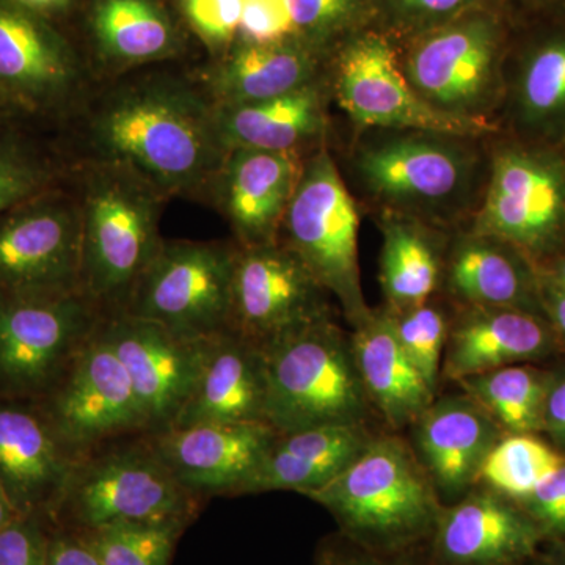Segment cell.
Masks as SVG:
<instances>
[{"instance_id":"6da1fadb","label":"cell","mask_w":565,"mask_h":565,"mask_svg":"<svg viewBox=\"0 0 565 565\" xmlns=\"http://www.w3.org/2000/svg\"><path fill=\"white\" fill-rule=\"evenodd\" d=\"M490 139L422 129L356 131L345 169L374 212L455 233L470 225L484 199Z\"/></svg>"},{"instance_id":"7a4b0ae2","label":"cell","mask_w":565,"mask_h":565,"mask_svg":"<svg viewBox=\"0 0 565 565\" xmlns=\"http://www.w3.org/2000/svg\"><path fill=\"white\" fill-rule=\"evenodd\" d=\"M90 140L98 161L128 167L166 199L210 184L228 152L214 104L167 79L109 93L93 115Z\"/></svg>"},{"instance_id":"3957f363","label":"cell","mask_w":565,"mask_h":565,"mask_svg":"<svg viewBox=\"0 0 565 565\" xmlns=\"http://www.w3.org/2000/svg\"><path fill=\"white\" fill-rule=\"evenodd\" d=\"M81 289L104 315L121 313L161 250L162 195L128 167L96 161L82 172Z\"/></svg>"},{"instance_id":"277c9868","label":"cell","mask_w":565,"mask_h":565,"mask_svg":"<svg viewBox=\"0 0 565 565\" xmlns=\"http://www.w3.org/2000/svg\"><path fill=\"white\" fill-rule=\"evenodd\" d=\"M266 370V423L277 434L364 424L373 411L351 334L323 316L259 345Z\"/></svg>"},{"instance_id":"5b68a950","label":"cell","mask_w":565,"mask_h":565,"mask_svg":"<svg viewBox=\"0 0 565 565\" xmlns=\"http://www.w3.org/2000/svg\"><path fill=\"white\" fill-rule=\"evenodd\" d=\"M514 29L500 3L467 11L407 41L401 54L405 77L416 95L440 114L498 126Z\"/></svg>"},{"instance_id":"8992f818","label":"cell","mask_w":565,"mask_h":565,"mask_svg":"<svg viewBox=\"0 0 565 565\" xmlns=\"http://www.w3.org/2000/svg\"><path fill=\"white\" fill-rule=\"evenodd\" d=\"M307 497L373 548L411 544L433 530L441 514L433 479L397 437H374L345 470Z\"/></svg>"},{"instance_id":"52a82bcc","label":"cell","mask_w":565,"mask_h":565,"mask_svg":"<svg viewBox=\"0 0 565 565\" xmlns=\"http://www.w3.org/2000/svg\"><path fill=\"white\" fill-rule=\"evenodd\" d=\"M206 501L178 484L143 435L118 438L81 456L51 526L82 533L120 522H195Z\"/></svg>"},{"instance_id":"ba28073f","label":"cell","mask_w":565,"mask_h":565,"mask_svg":"<svg viewBox=\"0 0 565 565\" xmlns=\"http://www.w3.org/2000/svg\"><path fill=\"white\" fill-rule=\"evenodd\" d=\"M468 228L503 239L537 267L565 248V145L490 139L484 199Z\"/></svg>"},{"instance_id":"9c48e42d","label":"cell","mask_w":565,"mask_h":565,"mask_svg":"<svg viewBox=\"0 0 565 565\" xmlns=\"http://www.w3.org/2000/svg\"><path fill=\"white\" fill-rule=\"evenodd\" d=\"M359 230V203L323 145L305 159L277 243L291 250L338 300L352 326L371 310L360 280Z\"/></svg>"},{"instance_id":"30bf717a","label":"cell","mask_w":565,"mask_h":565,"mask_svg":"<svg viewBox=\"0 0 565 565\" xmlns=\"http://www.w3.org/2000/svg\"><path fill=\"white\" fill-rule=\"evenodd\" d=\"M106 318L87 294L0 288V397L41 399Z\"/></svg>"},{"instance_id":"8fae6325","label":"cell","mask_w":565,"mask_h":565,"mask_svg":"<svg viewBox=\"0 0 565 565\" xmlns=\"http://www.w3.org/2000/svg\"><path fill=\"white\" fill-rule=\"evenodd\" d=\"M237 245L163 241L121 313L185 338L228 332Z\"/></svg>"},{"instance_id":"7c38bea8","label":"cell","mask_w":565,"mask_h":565,"mask_svg":"<svg viewBox=\"0 0 565 565\" xmlns=\"http://www.w3.org/2000/svg\"><path fill=\"white\" fill-rule=\"evenodd\" d=\"M329 88L356 131L422 129L475 137L501 132L498 126L457 120L427 106L408 84L396 44L374 29H364L341 44Z\"/></svg>"},{"instance_id":"4fadbf2b","label":"cell","mask_w":565,"mask_h":565,"mask_svg":"<svg viewBox=\"0 0 565 565\" xmlns=\"http://www.w3.org/2000/svg\"><path fill=\"white\" fill-rule=\"evenodd\" d=\"M33 404L77 459L118 438L148 434L128 373L102 326L57 384Z\"/></svg>"},{"instance_id":"5bb4252c","label":"cell","mask_w":565,"mask_h":565,"mask_svg":"<svg viewBox=\"0 0 565 565\" xmlns=\"http://www.w3.org/2000/svg\"><path fill=\"white\" fill-rule=\"evenodd\" d=\"M81 267L79 199L63 182L0 212V288L79 291Z\"/></svg>"},{"instance_id":"9a60e30c","label":"cell","mask_w":565,"mask_h":565,"mask_svg":"<svg viewBox=\"0 0 565 565\" xmlns=\"http://www.w3.org/2000/svg\"><path fill=\"white\" fill-rule=\"evenodd\" d=\"M514 29L497 125L505 136L565 145V9Z\"/></svg>"},{"instance_id":"2e32d148","label":"cell","mask_w":565,"mask_h":565,"mask_svg":"<svg viewBox=\"0 0 565 565\" xmlns=\"http://www.w3.org/2000/svg\"><path fill=\"white\" fill-rule=\"evenodd\" d=\"M329 299L330 294L285 245H237L230 332L263 345L332 315Z\"/></svg>"},{"instance_id":"e0dca14e","label":"cell","mask_w":565,"mask_h":565,"mask_svg":"<svg viewBox=\"0 0 565 565\" xmlns=\"http://www.w3.org/2000/svg\"><path fill=\"white\" fill-rule=\"evenodd\" d=\"M102 332L128 373L148 434L172 429L199 377L210 338L181 337L126 313L107 315Z\"/></svg>"},{"instance_id":"ac0fdd59","label":"cell","mask_w":565,"mask_h":565,"mask_svg":"<svg viewBox=\"0 0 565 565\" xmlns=\"http://www.w3.org/2000/svg\"><path fill=\"white\" fill-rule=\"evenodd\" d=\"M81 70L47 18L0 0V92L31 120L62 117L79 95Z\"/></svg>"},{"instance_id":"d6986e66","label":"cell","mask_w":565,"mask_h":565,"mask_svg":"<svg viewBox=\"0 0 565 565\" xmlns=\"http://www.w3.org/2000/svg\"><path fill=\"white\" fill-rule=\"evenodd\" d=\"M277 435L266 423L196 424L145 438L178 484L207 503L248 493Z\"/></svg>"},{"instance_id":"ffe728a7","label":"cell","mask_w":565,"mask_h":565,"mask_svg":"<svg viewBox=\"0 0 565 565\" xmlns=\"http://www.w3.org/2000/svg\"><path fill=\"white\" fill-rule=\"evenodd\" d=\"M76 460L35 404L0 397V486L18 514L51 525Z\"/></svg>"},{"instance_id":"44dd1931","label":"cell","mask_w":565,"mask_h":565,"mask_svg":"<svg viewBox=\"0 0 565 565\" xmlns=\"http://www.w3.org/2000/svg\"><path fill=\"white\" fill-rule=\"evenodd\" d=\"M441 288L459 307L545 316L539 267L514 245L468 226L449 234Z\"/></svg>"},{"instance_id":"7402d4cb","label":"cell","mask_w":565,"mask_h":565,"mask_svg":"<svg viewBox=\"0 0 565 565\" xmlns=\"http://www.w3.org/2000/svg\"><path fill=\"white\" fill-rule=\"evenodd\" d=\"M307 156L299 152L230 150L214 184L223 215L239 247L277 243Z\"/></svg>"},{"instance_id":"603a6c76","label":"cell","mask_w":565,"mask_h":565,"mask_svg":"<svg viewBox=\"0 0 565 565\" xmlns=\"http://www.w3.org/2000/svg\"><path fill=\"white\" fill-rule=\"evenodd\" d=\"M553 345V327L542 315L511 308L460 307L449 322L441 375L460 382L525 360Z\"/></svg>"},{"instance_id":"cb8c5ba5","label":"cell","mask_w":565,"mask_h":565,"mask_svg":"<svg viewBox=\"0 0 565 565\" xmlns=\"http://www.w3.org/2000/svg\"><path fill=\"white\" fill-rule=\"evenodd\" d=\"M266 394L259 345L230 330L215 334L207 340L199 377L174 427L266 423Z\"/></svg>"},{"instance_id":"d4e9b609","label":"cell","mask_w":565,"mask_h":565,"mask_svg":"<svg viewBox=\"0 0 565 565\" xmlns=\"http://www.w3.org/2000/svg\"><path fill=\"white\" fill-rule=\"evenodd\" d=\"M419 460L437 492L457 497L479 481L500 426L470 396L434 401L416 423Z\"/></svg>"},{"instance_id":"484cf974","label":"cell","mask_w":565,"mask_h":565,"mask_svg":"<svg viewBox=\"0 0 565 565\" xmlns=\"http://www.w3.org/2000/svg\"><path fill=\"white\" fill-rule=\"evenodd\" d=\"M329 79L267 102L215 106L226 151L258 150L311 154L326 145Z\"/></svg>"},{"instance_id":"4316f807","label":"cell","mask_w":565,"mask_h":565,"mask_svg":"<svg viewBox=\"0 0 565 565\" xmlns=\"http://www.w3.org/2000/svg\"><path fill=\"white\" fill-rule=\"evenodd\" d=\"M353 355L373 408L393 429L415 424L435 401V392L405 352L388 308L370 310L353 326Z\"/></svg>"},{"instance_id":"83f0119b","label":"cell","mask_w":565,"mask_h":565,"mask_svg":"<svg viewBox=\"0 0 565 565\" xmlns=\"http://www.w3.org/2000/svg\"><path fill=\"white\" fill-rule=\"evenodd\" d=\"M534 527L500 494H468L441 511L435 525V550L448 565H503L526 555Z\"/></svg>"},{"instance_id":"f1b7e54d","label":"cell","mask_w":565,"mask_h":565,"mask_svg":"<svg viewBox=\"0 0 565 565\" xmlns=\"http://www.w3.org/2000/svg\"><path fill=\"white\" fill-rule=\"evenodd\" d=\"M374 440L366 424H337L278 434L248 493H308L337 478Z\"/></svg>"},{"instance_id":"f546056e","label":"cell","mask_w":565,"mask_h":565,"mask_svg":"<svg viewBox=\"0 0 565 565\" xmlns=\"http://www.w3.org/2000/svg\"><path fill=\"white\" fill-rule=\"evenodd\" d=\"M327 81L321 52L299 39L241 41L211 76L215 106L267 102Z\"/></svg>"},{"instance_id":"4dcf8cb0","label":"cell","mask_w":565,"mask_h":565,"mask_svg":"<svg viewBox=\"0 0 565 565\" xmlns=\"http://www.w3.org/2000/svg\"><path fill=\"white\" fill-rule=\"evenodd\" d=\"M382 233L381 286L386 308L405 310L441 289L449 234L415 218L375 212Z\"/></svg>"},{"instance_id":"1f68e13d","label":"cell","mask_w":565,"mask_h":565,"mask_svg":"<svg viewBox=\"0 0 565 565\" xmlns=\"http://www.w3.org/2000/svg\"><path fill=\"white\" fill-rule=\"evenodd\" d=\"M63 173L57 150L33 132L32 120L0 111V212L62 184Z\"/></svg>"},{"instance_id":"d6a6232c","label":"cell","mask_w":565,"mask_h":565,"mask_svg":"<svg viewBox=\"0 0 565 565\" xmlns=\"http://www.w3.org/2000/svg\"><path fill=\"white\" fill-rule=\"evenodd\" d=\"M93 28L115 62L158 61L174 50L172 24L151 0H99Z\"/></svg>"},{"instance_id":"836d02e7","label":"cell","mask_w":565,"mask_h":565,"mask_svg":"<svg viewBox=\"0 0 565 565\" xmlns=\"http://www.w3.org/2000/svg\"><path fill=\"white\" fill-rule=\"evenodd\" d=\"M457 384L509 434H531L542 429L550 382L539 371L511 364L471 375Z\"/></svg>"},{"instance_id":"e575fe53","label":"cell","mask_w":565,"mask_h":565,"mask_svg":"<svg viewBox=\"0 0 565 565\" xmlns=\"http://www.w3.org/2000/svg\"><path fill=\"white\" fill-rule=\"evenodd\" d=\"M191 525L188 520L120 522L76 534L102 565H170Z\"/></svg>"},{"instance_id":"d590c367","label":"cell","mask_w":565,"mask_h":565,"mask_svg":"<svg viewBox=\"0 0 565 565\" xmlns=\"http://www.w3.org/2000/svg\"><path fill=\"white\" fill-rule=\"evenodd\" d=\"M564 460L565 457L534 435L509 434L487 456L479 481L505 497L527 500Z\"/></svg>"},{"instance_id":"8d00e7d4","label":"cell","mask_w":565,"mask_h":565,"mask_svg":"<svg viewBox=\"0 0 565 565\" xmlns=\"http://www.w3.org/2000/svg\"><path fill=\"white\" fill-rule=\"evenodd\" d=\"M390 313L405 352L422 371L430 388L437 392L449 332L448 316L444 308L430 299L405 310H390Z\"/></svg>"},{"instance_id":"74e56055","label":"cell","mask_w":565,"mask_h":565,"mask_svg":"<svg viewBox=\"0 0 565 565\" xmlns=\"http://www.w3.org/2000/svg\"><path fill=\"white\" fill-rule=\"evenodd\" d=\"M296 36L316 51L329 41L351 39L374 17L371 0H288Z\"/></svg>"},{"instance_id":"f35d334b","label":"cell","mask_w":565,"mask_h":565,"mask_svg":"<svg viewBox=\"0 0 565 565\" xmlns=\"http://www.w3.org/2000/svg\"><path fill=\"white\" fill-rule=\"evenodd\" d=\"M374 17L381 14L390 31L412 40L448 24L467 11L493 6L500 0H371Z\"/></svg>"},{"instance_id":"ab89813d","label":"cell","mask_w":565,"mask_h":565,"mask_svg":"<svg viewBox=\"0 0 565 565\" xmlns=\"http://www.w3.org/2000/svg\"><path fill=\"white\" fill-rule=\"evenodd\" d=\"M50 531L41 516H18L0 531V565H46Z\"/></svg>"},{"instance_id":"60d3db41","label":"cell","mask_w":565,"mask_h":565,"mask_svg":"<svg viewBox=\"0 0 565 565\" xmlns=\"http://www.w3.org/2000/svg\"><path fill=\"white\" fill-rule=\"evenodd\" d=\"M237 35L258 44L297 39L288 0H243Z\"/></svg>"},{"instance_id":"b9f144b4","label":"cell","mask_w":565,"mask_h":565,"mask_svg":"<svg viewBox=\"0 0 565 565\" xmlns=\"http://www.w3.org/2000/svg\"><path fill=\"white\" fill-rule=\"evenodd\" d=\"M195 32L214 46L230 43L239 32L243 0H182Z\"/></svg>"},{"instance_id":"7bdbcfd3","label":"cell","mask_w":565,"mask_h":565,"mask_svg":"<svg viewBox=\"0 0 565 565\" xmlns=\"http://www.w3.org/2000/svg\"><path fill=\"white\" fill-rule=\"evenodd\" d=\"M526 501L539 522L565 534V460L546 476Z\"/></svg>"},{"instance_id":"ee69618b","label":"cell","mask_w":565,"mask_h":565,"mask_svg":"<svg viewBox=\"0 0 565 565\" xmlns=\"http://www.w3.org/2000/svg\"><path fill=\"white\" fill-rule=\"evenodd\" d=\"M46 565H102L76 533L51 526Z\"/></svg>"},{"instance_id":"f6af8a7d","label":"cell","mask_w":565,"mask_h":565,"mask_svg":"<svg viewBox=\"0 0 565 565\" xmlns=\"http://www.w3.org/2000/svg\"><path fill=\"white\" fill-rule=\"evenodd\" d=\"M542 427L565 444V374L548 384Z\"/></svg>"},{"instance_id":"bcb514c9","label":"cell","mask_w":565,"mask_h":565,"mask_svg":"<svg viewBox=\"0 0 565 565\" xmlns=\"http://www.w3.org/2000/svg\"><path fill=\"white\" fill-rule=\"evenodd\" d=\"M541 302L553 330L565 340V291L541 274Z\"/></svg>"},{"instance_id":"7dc6e473","label":"cell","mask_w":565,"mask_h":565,"mask_svg":"<svg viewBox=\"0 0 565 565\" xmlns=\"http://www.w3.org/2000/svg\"><path fill=\"white\" fill-rule=\"evenodd\" d=\"M9 2L32 11V13L40 14V17L47 18L66 9L71 0H9Z\"/></svg>"},{"instance_id":"c3c4849f","label":"cell","mask_w":565,"mask_h":565,"mask_svg":"<svg viewBox=\"0 0 565 565\" xmlns=\"http://www.w3.org/2000/svg\"><path fill=\"white\" fill-rule=\"evenodd\" d=\"M539 273L565 291V248L563 252L557 253L556 256H553L544 266L539 267Z\"/></svg>"},{"instance_id":"681fc988","label":"cell","mask_w":565,"mask_h":565,"mask_svg":"<svg viewBox=\"0 0 565 565\" xmlns=\"http://www.w3.org/2000/svg\"><path fill=\"white\" fill-rule=\"evenodd\" d=\"M318 565H393L381 563V561L371 559V557H353L345 555H338L334 552H326L319 559Z\"/></svg>"},{"instance_id":"f907efd6","label":"cell","mask_w":565,"mask_h":565,"mask_svg":"<svg viewBox=\"0 0 565 565\" xmlns=\"http://www.w3.org/2000/svg\"><path fill=\"white\" fill-rule=\"evenodd\" d=\"M18 516H20V514H18L14 505L11 504L9 494H7L3 487L0 486V531H2L3 527L9 526L13 520L18 519Z\"/></svg>"},{"instance_id":"816d5d0a","label":"cell","mask_w":565,"mask_h":565,"mask_svg":"<svg viewBox=\"0 0 565 565\" xmlns=\"http://www.w3.org/2000/svg\"><path fill=\"white\" fill-rule=\"evenodd\" d=\"M535 13L565 9V0H523Z\"/></svg>"},{"instance_id":"f5cc1de1","label":"cell","mask_w":565,"mask_h":565,"mask_svg":"<svg viewBox=\"0 0 565 565\" xmlns=\"http://www.w3.org/2000/svg\"><path fill=\"white\" fill-rule=\"evenodd\" d=\"M0 111H9V114L21 115L20 111H18L17 109H14L13 106H11L9 99L6 98V95H3L2 92H0ZM22 117H24V115H22ZM29 120H31V118H29Z\"/></svg>"}]
</instances>
